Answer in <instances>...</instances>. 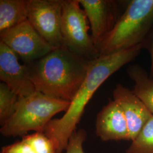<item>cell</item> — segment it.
Wrapping results in <instances>:
<instances>
[{
  "mask_svg": "<svg viewBox=\"0 0 153 153\" xmlns=\"http://www.w3.org/2000/svg\"><path fill=\"white\" fill-rule=\"evenodd\" d=\"M142 49L140 44L112 55L100 56L92 61L85 80L65 114L60 119L50 121L44 129V133L55 142L58 153L66 150L86 105L96 91L109 76L135 59Z\"/></svg>",
  "mask_w": 153,
  "mask_h": 153,
  "instance_id": "cell-1",
  "label": "cell"
},
{
  "mask_svg": "<svg viewBox=\"0 0 153 153\" xmlns=\"http://www.w3.org/2000/svg\"><path fill=\"white\" fill-rule=\"evenodd\" d=\"M93 61L62 46L26 66L36 91L71 102L85 80Z\"/></svg>",
  "mask_w": 153,
  "mask_h": 153,
  "instance_id": "cell-2",
  "label": "cell"
},
{
  "mask_svg": "<svg viewBox=\"0 0 153 153\" xmlns=\"http://www.w3.org/2000/svg\"><path fill=\"white\" fill-rule=\"evenodd\" d=\"M153 27V0H132L97 48L100 56L142 44Z\"/></svg>",
  "mask_w": 153,
  "mask_h": 153,
  "instance_id": "cell-3",
  "label": "cell"
},
{
  "mask_svg": "<svg viewBox=\"0 0 153 153\" xmlns=\"http://www.w3.org/2000/svg\"><path fill=\"white\" fill-rule=\"evenodd\" d=\"M70 102L49 97L35 91L19 97L14 115L1 126V133L5 137H23L30 131H44L55 115L66 112Z\"/></svg>",
  "mask_w": 153,
  "mask_h": 153,
  "instance_id": "cell-4",
  "label": "cell"
},
{
  "mask_svg": "<svg viewBox=\"0 0 153 153\" xmlns=\"http://www.w3.org/2000/svg\"><path fill=\"white\" fill-rule=\"evenodd\" d=\"M88 18L78 0H63L61 32L64 46L89 60L100 57L88 33Z\"/></svg>",
  "mask_w": 153,
  "mask_h": 153,
  "instance_id": "cell-5",
  "label": "cell"
},
{
  "mask_svg": "<svg viewBox=\"0 0 153 153\" xmlns=\"http://www.w3.org/2000/svg\"><path fill=\"white\" fill-rule=\"evenodd\" d=\"M1 42L17 56L24 64H29L55 49L43 38L28 20L0 33Z\"/></svg>",
  "mask_w": 153,
  "mask_h": 153,
  "instance_id": "cell-6",
  "label": "cell"
},
{
  "mask_svg": "<svg viewBox=\"0 0 153 153\" xmlns=\"http://www.w3.org/2000/svg\"><path fill=\"white\" fill-rule=\"evenodd\" d=\"M63 0H28L27 20L53 48L64 46L61 32Z\"/></svg>",
  "mask_w": 153,
  "mask_h": 153,
  "instance_id": "cell-7",
  "label": "cell"
},
{
  "mask_svg": "<svg viewBox=\"0 0 153 153\" xmlns=\"http://www.w3.org/2000/svg\"><path fill=\"white\" fill-rule=\"evenodd\" d=\"M11 49L0 42V79L19 97L36 91L26 65H22Z\"/></svg>",
  "mask_w": 153,
  "mask_h": 153,
  "instance_id": "cell-8",
  "label": "cell"
},
{
  "mask_svg": "<svg viewBox=\"0 0 153 153\" xmlns=\"http://www.w3.org/2000/svg\"><path fill=\"white\" fill-rule=\"evenodd\" d=\"M78 1L88 19L91 35L97 48L119 18L117 3L110 0Z\"/></svg>",
  "mask_w": 153,
  "mask_h": 153,
  "instance_id": "cell-9",
  "label": "cell"
},
{
  "mask_svg": "<svg viewBox=\"0 0 153 153\" xmlns=\"http://www.w3.org/2000/svg\"><path fill=\"white\" fill-rule=\"evenodd\" d=\"M96 133L102 140H131L123 111L115 100H110L97 115Z\"/></svg>",
  "mask_w": 153,
  "mask_h": 153,
  "instance_id": "cell-10",
  "label": "cell"
},
{
  "mask_svg": "<svg viewBox=\"0 0 153 153\" xmlns=\"http://www.w3.org/2000/svg\"><path fill=\"white\" fill-rule=\"evenodd\" d=\"M114 100L120 105L127 121L131 140H133L152 116L142 101L132 90L121 84L116 85Z\"/></svg>",
  "mask_w": 153,
  "mask_h": 153,
  "instance_id": "cell-11",
  "label": "cell"
},
{
  "mask_svg": "<svg viewBox=\"0 0 153 153\" xmlns=\"http://www.w3.org/2000/svg\"><path fill=\"white\" fill-rule=\"evenodd\" d=\"M128 76L134 82L133 92L153 115V80L141 66L130 65L127 69Z\"/></svg>",
  "mask_w": 153,
  "mask_h": 153,
  "instance_id": "cell-12",
  "label": "cell"
},
{
  "mask_svg": "<svg viewBox=\"0 0 153 153\" xmlns=\"http://www.w3.org/2000/svg\"><path fill=\"white\" fill-rule=\"evenodd\" d=\"M28 0L0 1V33L27 20Z\"/></svg>",
  "mask_w": 153,
  "mask_h": 153,
  "instance_id": "cell-13",
  "label": "cell"
},
{
  "mask_svg": "<svg viewBox=\"0 0 153 153\" xmlns=\"http://www.w3.org/2000/svg\"><path fill=\"white\" fill-rule=\"evenodd\" d=\"M131 141L126 153H153V115Z\"/></svg>",
  "mask_w": 153,
  "mask_h": 153,
  "instance_id": "cell-14",
  "label": "cell"
},
{
  "mask_svg": "<svg viewBox=\"0 0 153 153\" xmlns=\"http://www.w3.org/2000/svg\"><path fill=\"white\" fill-rule=\"evenodd\" d=\"M19 97L5 83H0V124L2 126L14 115Z\"/></svg>",
  "mask_w": 153,
  "mask_h": 153,
  "instance_id": "cell-15",
  "label": "cell"
},
{
  "mask_svg": "<svg viewBox=\"0 0 153 153\" xmlns=\"http://www.w3.org/2000/svg\"><path fill=\"white\" fill-rule=\"evenodd\" d=\"M22 139L29 143L36 153H59L55 142L44 131L27 134Z\"/></svg>",
  "mask_w": 153,
  "mask_h": 153,
  "instance_id": "cell-16",
  "label": "cell"
},
{
  "mask_svg": "<svg viewBox=\"0 0 153 153\" xmlns=\"http://www.w3.org/2000/svg\"><path fill=\"white\" fill-rule=\"evenodd\" d=\"M87 137L85 130L80 129L76 130L70 137L66 153H85L83 149V144Z\"/></svg>",
  "mask_w": 153,
  "mask_h": 153,
  "instance_id": "cell-17",
  "label": "cell"
},
{
  "mask_svg": "<svg viewBox=\"0 0 153 153\" xmlns=\"http://www.w3.org/2000/svg\"><path fill=\"white\" fill-rule=\"evenodd\" d=\"M1 153H36L31 146L21 140L2 148Z\"/></svg>",
  "mask_w": 153,
  "mask_h": 153,
  "instance_id": "cell-18",
  "label": "cell"
},
{
  "mask_svg": "<svg viewBox=\"0 0 153 153\" xmlns=\"http://www.w3.org/2000/svg\"><path fill=\"white\" fill-rule=\"evenodd\" d=\"M142 44L143 48L147 49L150 55L151 67L149 76L153 80V27Z\"/></svg>",
  "mask_w": 153,
  "mask_h": 153,
  "instance_id": "cell-19",
  "label": "cell"
}]
</instances>
